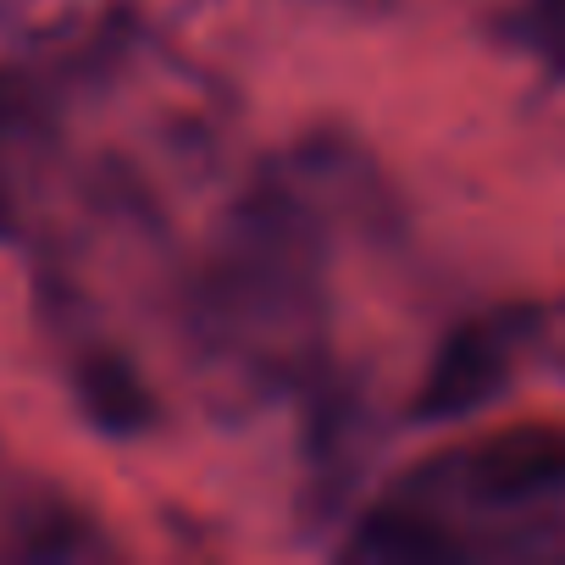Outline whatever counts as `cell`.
<instances>
[{
  "label": "cell",
  "mask_w": 565,
  "mask_h": 565,
  "mask_svg": "<svg viewBox=\"0 0 565 565\" xmlns=\"http://www.w3.org/2000/svg\"><path fill=\"white\" fill-rule=\"evenodd\" d=\"M205 333L216 344L260 350L277 361L271 339H300L317 311V222L295 194L266 183L249 205H238L222 255L205 282Z\"/></svg>",
  "instance_id": "1"
},
{
  "label": "cell",
  "mask_w": 565,
  "mask_h": 565,
  "mask_svg": "<svg viewBox=\"0 0 565 565\" xmlns=\"http://www.w3.org/2000/svg\"><path fill=\"white\" fill-rule=\"evenodd\" d=\"M405 488L427 493L460 532V515L499 526H554L565 510V422H526L422 460ZM471 543V537H466Z\"/></svg>",
  "instance_id": "2"
},
{
  "label": "cell",
  "mask_w": 565,
  "mask_h": 565,
  "mask_svg": "<svg viewBox=\"0 0 565 565\" xmlns=\"http://www.w3.org/2000/svg\"><path fill=\"white\" fill-rule=\"evenodd\" d=\"M537 328H543L537 306H493L449 328L416 383L411 416L422 427H460L488 405H499L521 361L537 350Z\"/></svg>",
  "instance_id": "3"
},
{
  "label": "cell",
  "mask_w": 565,
  "mask_h": 565,
  "mask_svg": "<svg viewBox=\"0 0 565 565\" xmlns=\"http://www.w3.org/2000/svg\"><path fill=\"white\" fill-rule=\"evenodd\" d=\"M73 394L84 405V416L111 433V438H134L139 427L156 422V399L150 388L139 383V372L122 361V355H106V350H89L78 366H73Z\"/></svg>",
  "instance_id": "4"
},
{
  "label": "cell",
  "mask_w": 565,
  "mask_h": 565,
  "mask_svg": "<svg viewBox=\"0 0 565 565\" xmlns=\"http://www.w3.org/2000/svg\"><path fill=\"white\" fill-rule=\"evenodd\" d=\"M504 34L515 40V51H526L554 78H565V0H515Z\"/></svg>",
  "instance_id": "5"
},
{
  "label": "cell",
  "mask_w": 565,
  "mask_h": 565,
  "mask_svg": "<svg viewBox=\"0 0 565 565\" xmlns=\"http://www.w3.org/2000/svg\"><path fill=\"white\" fill-rule=\"evenodd\" d=\"M23 499H29V488H18V482H12V466H7V455H0V554H12V543H18Z\"/></svg>",
  "instance_id": "6"
},
{
  "label": "cell",
  "mask_w": 565,
  "mask_h": 565,
  "mask_svg": "<svg viewBox=\"0 0 565 565\" xmlns=\"http://www.w3.org/2000/svg\"><path fill=\"white\" fill-rule=\"evenodd\" d=\"M537 350L548 355L554 372H565V311H559V317H543V328H537Z\"/></svg>",
  "instance_id": "7"
}]
</instances>
